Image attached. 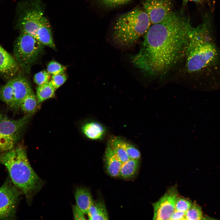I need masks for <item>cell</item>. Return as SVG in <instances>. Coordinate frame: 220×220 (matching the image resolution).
Segmentation results:
<instances>
[{
	"mask_svg": "<svg viewBox=\"0 0 220 220\" xmlns=\"http://www.w3.org/2000/svg\"><path fill=\"white\" fill-rule=\"evenodd\" d=\"M22 192L7 179L0 188V220L14 218L17 204Z\"/></svg>",
	"mask_w": 220,
	"mask_h": 220,
	"instance_id": "cell-8",
	"label": "cell"
},
{
	"mask_svg": "<svg viewBox=\"0 0 220 220\" xmlns=\"http://www.w3.org/2000/svg\"><path fill=\"white\" fill-rule=\"evenodd\" d=\"M192 203L188 199L177 196L175 201V210L186 212L191 207Z\"/></svg>",
	"mask_w": 220,
	"mask_h": 220,
	"instance_id": "cell-25",
	"label": "cell"
},
{
	"mask_svg": "<svg viewBox=\"0 0 220 220\" xmlns=\"http://www.w3.org/2000/svg\"><path fill=\"white\" fill-rule=\"evenodd\" d=\"M32 114L14 120L0 114V152L12 149L19 139L22 130Z\"/></svg>",
	"mask_w": 220,
	"mask_h": 220,
	"instance_id": "cell-6",
	"label": "cell"
},
{
	"mask_svg": "<svg viewBox=\"0 0 220 220\" xmlns=\"http://www.w3.org/2000/svg\"><path fill=\"white\" fill-rule=\"evenodd\" d=\"M174 0H143V9L148 15L152 24L159 23L174 11Z\"/></svg>",
	"mask_w": 220,
	"mask_h": 220,
	"instance_id": "cell-10",
	"label": "cell"
},
{
	"mask_svg": "<svg viewBox=\"0 0 220 220\" xmlns=\"http://www.w3.org/2000/svg\"><path fill=\"white\" fill-rule=\"evenodd\" d=\"M120 143L126 151L130 159H139L141 154L139 150L129 143L119 138Z\"/></svg>",
	"mask_w": 220,
	"mask_h": 220,
	"instance_id": "cell-24",
	"label": "cell"
},
{
	"mask_svg": "<svg viewBox=\"0 0 220 220\" xmlns=\"http://www.w3.org/2000/svg\"><path fill=\"white\" fill-rule=\"evenodd\" d=\"M139 159H129L122 164L119 176L128 179L133 177L138 171Z\"/></svg>",
	"mask_w": 220,
	"mask_h": 220,
	"instance_id": "cell-18",
	"label": "cell"
},
{
	"mask_svg": "<svg viewBox=\"0 0 220 220\" xmlns=\"http://www.w3.org/2000/svg\"><path fill=\"white\" fill-rule=\"evenodd\" d=\"M67 78L66 75L63 72L52 75L50 82L56 90L65 82Z\"/></svg>",
	"mask_w": 220,
	"mask_h": 220,
	"instance_id": "cell-28",
	"label": "cell"
},
{
	"mask_svg": "<svg viewBox=\"0 0 220 220\" xmlns=\"http://www.w3.org/2000/svg\"><path fill=\"white\" fill-rule=\"evenodd\" d=\"M56 89L51 82L39 86L37 90L36 97L38 104L49 98L53 97Z\"/></svg>",
	"mask_w": 220,
	"mask_h": 220,
	"instance_id": "cell-19",
	"label": "cell"
},
{
	"mask_svg": "<svg viewBox=\"0 0 220 220\" xmlns=\"http://www.w3.org/2000/svg\"><path fill=\"white\" fill-rule=\"evenodd\" d=\"M109 145L116 156L122 163L130 159L126 151L120 144L119 138H113Z\"/></svg>",
	"mask_w": 220,
	"mask_h": 220,
	"instance_id": "cell-22",
	"label": "cell"
},
{
	"mask_svg": "<svg viewBox=\"0 0 220 220\" xmlns=\"http://www.w3.org/2000/svg\"><path fill=\"white\" fill-rule=\"evenodd\" d=\"M0 163L6 166L13 185L30 202L41 188L43 182L31 167L24 148L18 146L0 152Z\"/></svg>",
	"mask_w": 220,
	"mask_h": 220,
	"instance_id": "cell-3",
	"label": "cell"
},
{
	"mask_svg": "<svg viewBox=\"0 0 220 220\" xmlns=\"http://www.w3.org/2000/svg\"><path fill=\"white\" fill-rule=\"evenodd\" d=\"M178 194L177 186H171L158 200L152 204L153 220H170L175 210V201Z\"/></svg>",
	"mask_w": 220,
	"mask_h": 220,
	"instance_id": "cell-9",
	"label": "cell"
},
{
	"mask_svg": "<svg viewBox=\"0 0 220 220\" xmlns=\"http://www.w3.org/2000/svg\"><path fill=\"white\" fill-rule=\"evenodd\" d=\"M170 220H186L185 212L175 210L171 216Z\"/></svg>",
	"mask_w": 220,
	"mask_h": 220,
	"instance_id": "cell-31",
	"label": "cell"
},
{
	"mask_svg": "<svg viewBox=\"0 0 220 220\" xmlns=\"http://www.w3.org/2000/svg\"><path fill=\"white\" fill-rule=\"evenodd\" d=\"M43 46L32 36L21 32L13 48L14 57L19 66L29 72L32 64L42 53Z\"/></svg>",
	"mask_w": 220,
	"mask_h": 220,
	"instance_id": "cell-5",
	"label": "cell"
},
{
	"mask_svg": "<svg viewBox=\"0 0 220 220\" xmlns=\"http://www.w3.org/2000/svg\"><path fill=\"white\" fill-rule=\"evenodd\" d=\"M50 75L45 71L39 72L35 75L34 82L38 86L46 84L49 82Z\"/></svg>",
	"mask_w": 220,
	"mask_h": 220,
	"instance_id": "cell-29",
	"label": "cell"
},
{
	"mask_svg": "<svg viewBox=\"0 0 220 220\" xmlns=\"http://www.w3.org/2000/svg\"><path fill=\"white\" fill-rule=\"evenodd\" d=\"M192 27L188 17L173 11L150 26L139 51L131 57L132 64L151 77L166 75L186 56Z\"/></svg>",
	"mask_w": 220,
	"mask_h": 220,
	"instance_id": "cell-1",
	"label": "cell"
},
{
	"mask_svg": "<svg viewBox=\"0 0 220 220\" xmlns=\"http://www.w3.org/2000/svg\"><path fill=\"white\" fill-rule=\"evenodd\" d=\"M206 0H182L183 6L186 5V4L189 1L197 3L203 2Z\"/></svg>",
	"mask_w": 220,
	"mask_h": 220,
	"instance_id": "cell-32",
	"label": "cell"
},
{
	"mask_svg": "<svg viewBox=\"0 0 220 220\" xmlns=\"http://www.w3.org/2000/svg\"><path fill=\"white\" fill-rule=\"evenodd\" d=\"M83 134L88 138L92 140L100 139L105 133V129L100 124L91 122L84 124L82 128Z\"/></svg>",
	"mask_w": 220,
	"mask_h": 220,
	"instance_id": "cell-16",
	"label": "cell"
},
{
	"mask_svg": "<svg viewBox=\"0 0 220 220\" xmlns=\"http://www.w3.org/2000/svg\"><path fill=\"white\" fill-rule=\"evenodd\" d=\"M87 214L90 220L109 219L105 206L101 202L93 201L89 208Z\"/></svg>",
	"mask_w": 220,
	"mask_h": 220,
	"instance_id": "cell-17",
	"label": "cell"
},
{
	"mask_svg": "<svg viewBox=\"0 0 220 220\" xmlns=\"http://www.w3.org/2000/svg\"><path fill=\"white\" fill-rule=\"evenodd\" d=\"M210 32L208 24L204 23L190 31L186 55L189 72H209L220 64V52Z\"/></svg>",
	"mask_w": 220,
	"mask_h": 220,
	"instance_id": "cell-2",
	"label": "cell"
},
{
	"mask_svg": "<svg viewBox=\"0 0 220 220\" xmlns=\"http://www.w3.org/2000/svg\"><path fill=\"white\" fill-rule=\"evenodd\" d=\"M36 39L44 46L55 49V45L51 27L47 18L43 16L42 18L37 30Z\"/></svg>",
	"mask_w": 220,
	"mask_h": 220,
	"instance_id": "cell-13",
	"label": "cell"
},
{
	"mask_svg": "<svg viewBox=\"0 0 220 220\" xmlns=\"http://www.w3.org/2000/svg\"><path fill=\"white\" fill-rule=\"evenodd\" d=\"M10 80L14 92L13 102L11 109L16 111L20 108L23 99L33 92L29 81L24 77L19 76L14 77Z\"/></svg>",
	"mask_w": 220,
	"mask_h": 220,
	"instance_id": "cell-11",
	"label": "cell"
},
{
	"mask_svg": "<svg viewBox=\"0 0 220 220\" xmlns=\"http://www.w3.org/2000/svg\"><path fill=\"white\" fill-rule=\"evenodd\" d=\"M75 197L76 205L85 214H87L94 201L90 191L85 188H78L75 191Z\"/></svg>",
	"mask_w": 220,
	"mask_h": 220,
	"instance_id": "cell-15",
	"label": "cell"
},
{
	"mask_svg": "<svg viewBox=\"0 0 220 220\" xmlns=\"http://www.w3.org/2000/svg\"><path fill=\"white\" fill-rule=\"evenodd\" d=\"M186 220H202L203 217L200 207L194 201L190 208L185 212Z\"/></svg>",
	"mask_w": 220,
	"mask_h": 220,
	"instance_id": "cell-23",
	"label": "cell"
},
{
	"mask_svg": "<svg viewBox=\"0 0 220 220\" xmlns=\"http://www.w3.org/2000/svg\"><path fill=\"white\" fill-rule=\"evenodd\" d=\"M66 69L65 66L54 61L49 62L47 67V72L52 75L64 72Z\"/></svg>",
	"mask_w": 220,
	"mask_h": 220,
	"instance_id": "cell-26",
	"label": "cell"
},
{
	"mask_svg": "<svg viewBox=\"0 0 220 220\" xmlns=\"http://www.w3.org/2000/svg\"><path fill=\"white\" fill-rule=\"evenodd\" d=\"M45 8L44 4L40 0H30L26 2L19 19L18 27L21 32L27 33L36 39L37 30L43 16Z\"/></svg>",
	"mask_w": 220,
	"mask_h": 220,
	"instance_id": "cell-7",
	"label": "cell"
},
{
	"mask_svg": "<svg viewBox=\"0 0 220 220\" xmlns=\"http://www.w3.org/2000/svg\"><path fill=\"white\" fill-rule=\"evenodd\" d=\"M132 0H97L103 6L109 8H115L125 4Z\"/></svg>",
	"mask_w": 220,
	"mask_h": 220,
	"instance_id": "cell-27",
	"label": "cell"
},
{
	"mask_svg": "<svg viewBox=\"0 0 220 220\" xmlns=\"http://www.w3.org/2000/svg\"><path fill=\"white\" fill-rule=\"evenodd\" d=\"M38 104L37 97L32 92L27 95L23 99L20 108L27 114H32L36 110Z\"/></svg>",
	"mask_w": 220,
	"mask_h": 220,
	"instance_id": "cell-20",
	"label": "cell"
},
{
	"mask_svg": "<svg viewBox=\"0 0 220 220\" xmlns=\"http://www.w3.org/2000/svg\"><path fill=\"white\" fill-rule=\"evenodd\" d=\"M105 162L108 174L113 177L119 176L122 163L114 152L110 145L105 152Z\"/></svg>",
	"mask_w": 220,
	"mask_h": 220,
	"instance_id": "cell-14",
	"label": "cell"
},
{
	"mask_svg": "<svg viewBox=\"0 0 220 220\" xmlns=\"http://www.w3.org/2000/svg\"><path fill=\"white\" fill-rule=\"evenodd\" d=\"M0 100L11 108L13 102L14 92L10 80L0 88Z\"/></svg>",
	"mask_w": 220,
	"mask_h": 220,
	"instance_id": "cell-21",
	"label": "cell"
},
{
	"mask_svg": "<svg viewBox=\"0 0 220 220\" xmlns=\"http://www.w3.org/2000/svg\"><path fill=\"white\" fill-rule=\"evenodd\" d=\"M19 68L14 57L0 45V75L7 79H12Z\"/></svg>",
	"mask_w": 220,
	"mask_h": 220,
	"instance_id": "cell-12",
	"label": "cell"
},
{
	"mask_svg": "<svg viewBox=\"0 0 220 220\" xmlns=\"http://www.w3.org/2000/svg\"><path fill=\"white\" fill-rule=\"evenodd\" d=\"M151 23L147 13L139 7L120 14L112 28V41L119 47H130L145 34Z\"/></svg>",
	"mask_w": 220,
	"mask_h": 220,
	"instance_id": "cell-4",
	"label": "cell"
},
{
	"mask_svg": "<svg viewBox=\"0 0 220 220\" xmlns=\"http://www.w3.org/2000/svg\"><path fill=\"white\" fill-rule=\"evenodd\" d=\"M73 218L75 220H85V213L75 204L72 207Z\"/></svg>",
	"mask_w": 220,
	"mask_h": 220,
	"instance_id": "cell-30",
	"label": "cell"
}]
</instances>
